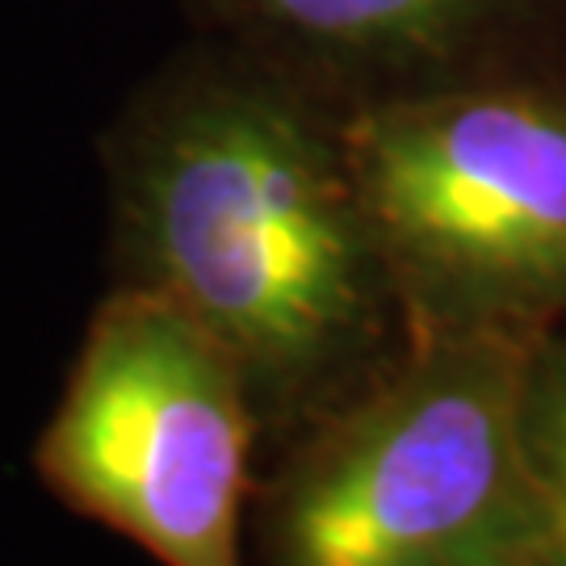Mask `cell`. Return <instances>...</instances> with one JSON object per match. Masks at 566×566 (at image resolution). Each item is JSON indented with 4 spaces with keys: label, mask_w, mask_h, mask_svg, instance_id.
Masks as SVG:
<instances>
[{
    "label": "cell",
    "mask_w": 566,
    "mask_h": 566,
    "mask_svg": "<svg viewBox=\"0 0 566 566\" xmlns=\"http://www.w3.org/2000/svg\"><path fill=\"white\" fill-rule=\"evenodd\" d=\"M122 285L181 306L235 357L269 437L365 382L390 311L340 130L256 72H206L114 156Z\"/></svg>",
    "instance_id": "obj_1"
},
{
    "label": "cell",
    "mask_w": 566,
    "mask_h": 566,
    "mask_svg": "<svg viewBox=\"0 0 566 566\" xmlns=\"http://www.w3.org/2000/svg\"><path fill=\"white\" fill-rule=\"evenodd\" d=\"M525 441L566 521V332H549L528 344Z\"/></svg>",
    "instance_id": "obj_6"
},
{
    "label": "cell",
    "mask_w": 566,
    "mask_h": 566,
    "mask_svg": "<svg viewBox=\"0 0 566 566\" xmlns=\"http://www.w3.org/2000/svg\"><path fill=\"white\" fill-rule=\"evenodd\" d=\"M261 437L223 344L160 294L118 285L84 332L34 465L63 504L160 566H248Z\"/></svg>",
    "instance_id": "obj_4"
},
{
    "label": "cell",
    "mask_w": 566,
    "mask_h": 566,
    "mask_svg": "<svg viewBox=\"0 0 566 566\" xmlns=\"http://www.w3.org/2000/svg\"><path fill=\"white\" fill-rule=\"evenodd\" d=\"M504 0H223L235 21L327 55L407 60L441 51Z\"/></svg>",
    "instance_id": "obj_5"
},
{
    "label": "cell",
    "mask_w": 566,
    "mask_h": 566,
    "mask_svg": "<svg viewBox=\"0 0 566 566\" xmlns=\"http://www.w3.org/2000/svg\"><path fill=\"white\" fill-rule=\"evenodd\" d=\"M528 344L403 336L282 437L252 486L248 566H566L525 441Z\"/></svg>",
    "instance_id": "obj_2"
},
{
    "label": "cell",
    "mask_w": 566,
    "mask_h": 566,
    "mask_svg": "<svg viewBox=\"0 0 566 566\" xmlns=\"http://www.w3.org/2000/svg\"><path fill=\"white\" fill-rule=\"evenodd\" d=\"M340 139L403 336L566 332V102L437 93Z\"/></svg>",
    "instance_id": "obj_3"
}]
</instances>
